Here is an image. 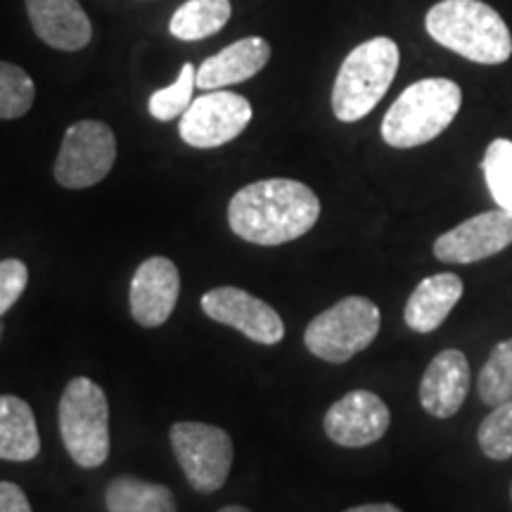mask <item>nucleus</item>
<instances>
[{"label": "nucleus", "instance_id": "nucleus-30", "mask_svg": "<svg viewBox=\"0 0 512 512\" xmlns=\"http://www.w3.org/2000/svg\"><path fill=\"white\" fill-rule=\"evenodd\" d=\"M0 342H3V325H0Z\"/></svg>", "mask_w": 512, "mask_h": 512}, {"label": "nucleus", "instance_id": "nucleus-23", "mask_svg": "<svg viewBox=\"0 0 512 512\" xmlns=\"http://www.w3.org/2000/svg\"><path fill=\"white\" fill-rule=\"evenodd\" d=\"M197 86V67L195 64H183L181 74H178L176 83L169 88L155 91L147 102V110L157 121H174L183 117L185 110L192 105V91Z\"/></svg>", "mask_w": 512, "mask_h": 512}, {"label": "nucleus", "instance_id": "nucleus-24", "mask_svg": "<svg viewBox=\"0 0 512 512\" xmlns=\"http://www.w3.org/2000/svg\"><path fill=\"white\" fill-rule=\"evenodd\" d=\"M482 169L498 207L512 211V140L498 138L486 147Z\"/></svg>", "mask_w": 512, "mask_h": 512}, {"label": "nucleus", "instance_id": "nucleus-9", "mask_svg": "<svg viewBox=\"0 0 512 512\" xmlns=\"http://www.w3.org/2000/svg\"><path fill=\"white\" fill-rule=\"evenodd\" d=\"M252 105L247 98L230 91H209L192 100L178 124L183 143L197 150H214L240 136L252 121Z\"/></svg>", "mask_w": 512, "mask_h": 512}, {"label": "nucleus", "instance_id": "nucleus-10", "mask_svg": "<svg viewBox=\"0 0 512 512\" xmlns=\"http://www.w3.org/2000/svg\"><path fill=\"white\" fill-rule=\"evenodd\" d=\"M512 245V211L494 209L472 216L439 235L434 256L444 264H477Z\"/></svg>", "mask_w": 512, "mask_h": 512}, {"label": "nucleus", "instance_id": "nucleus-5", "mask_svg": "<svg viewBox=\"0 0 512 512\" xmlns=\"http://www.w3.org/2000/svg\"><path fill=\"white\" fill-rule=\"evenodd\" d=\"M62 444L79 467H100L110 458V403L100 384L74 377L64 387L60 408Z\"/></svg>", "mask_w": 512, "mask_h": 512}, {"label": "nucleus", "instance_id": "nucleus-28", "mask_svg": "<svg viewBox=\"0 0 512 512\" xmlns=\"http://www.w3.org/2000/svg\"><path fill=\"white\" fill-rule=\"evenodd\" d=\"M344 512H403L392 503H368V505H356V508H349Z\"/></svg>", "mask_w": 512, "mask_h": 512}, {"label": "nucleus", "instance_id": "nucleus-20", "mask_svg": "<svg viewBox=\"0 0 512 512\" xmlns=\"http://www.w3.org/2000/svg\"><path fill=\"white\" fill-rule=\"evenodd\" d=\"M230 0H188L171 17V36L181 41H200L226 27L230 19Z\"/></svg>", "mask_w": 512, "mask_h": 512}, {"label": "nucleus", "instance_id": "nucleus-16", "mask_svg": "<svg viewBox=\"0 0 512 512\" xmlns=\"http://www.w3.org/2000/svg\"><path fill=\"white\" fill-rule=\"evenodd\" d=\"M268 60H271L268 41L259 36L240 38L197 67V88L221 91L226 86L249 81L266 67Z\"/></svg>", "mask_w": 512, "mask_h": 512}, {"label": "nucleus", "instance_id": "nucleus-11", "mask_svg": "<svg viewBox=\"0 0 512 512\" xmlns=\"http://www.w3.org/2000/svg\"><path fill=\"white\" fill-rule=\"evenodd\" d=\"M202 311L216 323L235 328L256 344L273 347L285 337L280 313L240 287H214L202 297Z\"/></svg>", "mask_w": 512, "mask_h": 512}, {"label": "nucleus", "instance_id": "nucleus-29", "mask_svg": "<svg viewBox=\"0 0 512 512\" xmlns=\"http://www.w3.org/2000/svg\"><path fill=\"white\" fill-rule=\"evenodd\" d=\"M219 512H252V510L242 508V505H226V508H221Z\"/></svg>", "mask_w": 512, "mask_h": 512}, {"label": "nucleus", "instance_id": "nucleus-2", "mask_svg": "<svg viewBox=\"0 0 512 512\" xmlns=\"http://www.w3.org/2000/svg\"><path fill=\"white\" fill-rule=\"evenodd\" d=\"M425 29L439 46L477 64H503L512 55L505 19L482 0H441L427 12Z\"/></svg>", "mask_w": 512, "mask_h": 512}, {"label": "nucleus", "instance_id": "nucleus-3", "mask_svg": "<svg viewBox=\"0 0 512 512\" xmlns=\"http://www.w3.org/2000/svg\"><path fill=\"white\" fill-rule=\"evenodd\" d=\"M463 105V91L451 79H422L403 91L382 119L384 143L411 150L439 138Z\"/></svg>", "mask_w": 512, "mask_h": 512}, {"label": "nucleus", "instance_id": "nucleus-21", "mask_svg": "<svg viewBox=\"0 0 512 512\" xmlns=\"http://www.w3.org/2000/svg\"><path fill=\"white\" fill-rule=\"evenodd\" d=\"M477 394L486 406L512 401V337L491 351L477 377Z\"/></svg>", "mask_w": 512, "mask_h": 512}, {"label": "nucleus", "instance_id": "nucleus-19", "mask_svg": "<svg viewBox=\"0 0 512 512\" xmlns=\"http://www.w3.org/2000/svg\"><path fill=\"white\" fill-rule=\"evenodd\" d=\"M107 512H176V496L169 486L138 477H117L105 491Z\"/></svg>", "mask_w": 512, "mask_h": 512}, {"label": "nucleus", "instance_id": "nucleus-6", "mask_svg": "<svg viewBox=\"0 0 512 512\" xmlns=\"http://www.w3.org/2000/svg\"><path fill=\"white\" fill-rule=\"evenodd\" d=\"M380 320L375 302L366 297H344L311 320L304 344L320 361L347 363L375 342Z\"/></svg>", "mask_w": 512, "mask_h": 512}, {"label": "nucleus", "instance_id": "nucleus-17", "mask_svg": "<svg viewBox=\"0 0 512 512\" xmlns=\"http://www.w3.org/2000/svg\"><path fill=\"white\" fill-rule=\"evenodd\" d=\"M460 297H463V280L456 273L430 275L408 297L403 320L411 330L427 335L441 328L448 313L456 309Z\"/></svg>", "mask_w": 512, "mask_h": 512}, {"label": "nucleus", "instance_id": "nucleus-26", "mask_svg": "<svg viewBox=\"0 0 512 512\" xmlns=\"http://www.w3.org/2000/svg\"><path fill=\"white\" fill-rule=\"evenodd\" d=\"M29 285V268L19 259L0 261V318L19 302Z\"/></svg>", "mask_w": 512, "mask_h": 512}, {"label": "nucleus", "instance_id": "nucleus-13", "mask_svg": "<svg viewBox=\"0 0 512 512\" xmlns=\"http://www.w3.org/2000/svg\"><path fill=\"white\" fill-rule=\"evenodd\" d=\"M178 294H181V275L171 259L152 256L136 268L128 292L131 316L143 328H159L171 318Z\"/></svg>", "mask_w": 512, "mask_h": 512}, {"label": "nucleus", "instance_id": "nucleus-15", "mask_svg": "<svg viewBox=\"0 0 512 512\" xmlns=\"http://www.w3.org/2000/svg\"><path fill=\"white\" fill-rule=\"evenodd\" d=\"M27 15L36 36L64 53H76L91 43L93 24L79 0H27Z\"/></svg>", "mask_w": 512, "mask_h": 512}, {"label": "nucleus", "instance_id": "nucleus-7", "mask_svg": "<svg viewBox=\"0 0 512 512\" xmlns=\"http://www.w3.org/2000/svg\"><path fill=\"white\" fill-rule=\"evenodd\" d=\"M178 465L197 494L219 491L233 467V439L207 422H176L169 432Z\"/></svg>", "mask_w": 512, "mask_h": 512}, {"label": "nucleus", "instance_id": "nucleus-18", "mask_svg": "<svg viewBox=\"0 0 512 512\" xmlns=\"http://www.w3.org/2000/svg\"><path fill=\"white\" fill-rule=\"evenodd\" d=\"M41 453L36 415L24 399L0 394V460L27 463Z\"/></svg>", "mask_w": 512, "mask_h": 512}, {"label": "nucleus", "instance_id": "nucleus-27", "mask_svg": "<svg viewBox=\"0 0 512 512\" xmlns=\"http://www.w3.org/2000/svg\"><path fill=\"white\" fill-rule=\"evenodd\" d=\"M0 512H34L24 489L15 482H0Z\"/></svg>", "mask_w": 512, "mask_h": 512}, {"label": "nucleus", "instance_id": "nucleus-1", "mask_svg": "<svg viewBox=\"0 0 512 512\" xmlns=\"http://www.w3.org/2000/svg\"><path fill=\"white\" fill-rule=\"evenodd\" d=\"M320 219V200L309 185L292 178L249 183L228 204V226L242 240L278 247L304 238Z\"/></svg>", "mask_w": 512, "mask_h": 512}, {"label": "nucleus", "instance_id": "nucleus-25", "mask_svg": "<svg viewBox=\"0 0 512 512\" xmlns=\"http://www.w3.org/2000/svg\"><path fill=\"white\" fill-rule=\"evenodd\" d=\"M479 448L486 458L508 460L512 456V401L494 406L477 432Z\"/></svg>", "mask_w": 512, "mask_h": 512}, {"label": "nucleus", "instance_id": "nucleus-14", "mask_svg": "<svg viewBox=\"0 0 512 512\" xmlns=\"http://www.w3.org/2000/svg\"><path fill=\"white\" fill-rule=\"evenodd\" d=\"M470 392V363L458 349H444L432 358L420 380V403L434 418H453Z\"/></svg>", "mask_w": 512, "mask_h": 512}, {"label": "nucleus", "instance_id": "nucleus-4", "mask_svg": "<svg viewBox=\"0 0 512 512\" xmlns=\"http://www.w3.org/2000/svg\"><path fill=\"white\" fill-rule=\"evenodd\" d=\"M399 60V46L387 36H375L351 50L332 86L335 117L344 124L368 117L392 86Z\"/></svg>", "mask_w": 512, "mask_h": 512}, {"label": "nucleus", "instance_id": "nucleus-12", "mask_svg": "<svg viewBox=\"0 0 512 512\" xmlns=\"http://www.w3.org/2000/svg\"><path fill=\"white\" fill-rule=\"evenodd\" d=\"M392 413L380 396L368 389L344 394L325 413L323 430L330 441L344 448H363L380 441L389 430Z\"/></svg>", "mask_w": 512, "mask_h": 512}, {"label": "nucleus", "instance_id": "nucleus-8", "mask_svg": "<svg viewBox=\"0 0 512 512\" xmlns=\"http://www.w3.org/2000/svg\"><path fill=\"white\" fill-rule=\"evenodd\" d=\"M117 162V138L102 121L83 119L67 128L55 162V181L62 188L83 190L98 185Z\"/></svg>", "mask_w": 512, "mask_h": 512}, {"label": "nucleus", "instance_id": "nucleus-22", "mask_svg": "<svg viewBox=\"0 0 512 512\" xmlns=\"http://www.w3.org/2000/svg\"><path fill=\"white\" fill-rule=\"evenodd\" d=\"M36 86L17 64L0 60V119H19L31 110Z\"/></svg>", "mask_w": 512, "mask_h": 512}]
</instances>
